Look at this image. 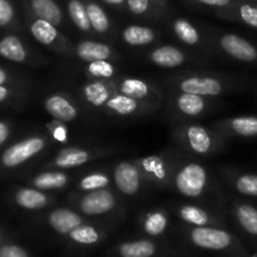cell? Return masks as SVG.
I'll use <instances>...</instances> for the list:
<instances>
[{
    "mask_svg": "<svg viewBox=\"0 0 257 257\" xmlns=\"http://www.w3.org/2000/svg\"><path fill=\"white\" fill-rule=\"evenodd\" d=\"M142 177L137 163L120 162L114 168L115 186L125 196H133L140 191Z\"/></svg>",
    "mask_w": 257,
    "mask_h": 257,
    "instance_id": "6",
    "label": "cell"
},
{
    "mask_svg": "<svg viewBox=\"0 0 257 257\" xmlns=\"http://www.w3.org/2000/svg\"><path fill=\"white\" fill-rule=\"evenodd\" d=\"M176 107L182 114L188 117H197L205 112L207 103L202 95L181 92L176 97Z\"/></svg>",
    "mask_w": 257,
    "mask_h": 257,
    "instance_id": "22",
    "label": "cell"
},
{
    "mask_svg": "<svg viewBox=\"0 0 257 257\" xmlns=\"http://www.w3.org/2000/svg\"><path fill=\"white\" fill-rule=\"evenodd\" d=\"M225 130L240 137H257V115L235 117L223 123Z\"/></svg>",
    "mask_w": 257,
    "mask_h": 257,
    "instance_id": "26",
    "label": "cell"
},
{
    "mask_svg": "<svg viewBox=\"0 0 257 257\" xmlns=\"http://www.w3.org/2000/svg\"><path fill=\"white\" fill-rule=\"evenodd\" d=\"M75 55L85 63L94 62V60H109L112 59L114 52L112 47L103 43L84 40L75 45Z\"/></svg>",
    "mask_w": 257,
    "mask_h": 257,
    "instance_id": "14",
    "label": "cell"
},
{
    "mask_svg": "<svg viewBox=\"0 0 257 257\" xmlns=\"http://www.w3.org/2000/svg\"><path fill=\"white\" fill-rule=\"evenodd\" d=\"M190 2L196 3V4L203 5V7L215 8V9L223 10L232 7L237 0H190Z\"/></svg>",
    "mask_w": 257,
    "mask_h": 257,
    "instance_id": "39",
    "label": "cell"
},
{
    "mask_svg": "<svg viewBox=\"0 0 257 257\" xmlns=\"http://www.w3.org/2000/svg\"><path fill=\"white\" fill-rule=\"evenodd\" d=\"M157 251L156 243L150 240L123 242L115 248V253L119 257H155Z\"/></svg>",
    "mask_w": 257,
    "mask_h": 257,
    "instance_id": "21",
    "label": "cell"
},
{
    "mask_svg": "<svg viewBox=\"0 0 257 257\" xmlns=\"http://www.w3.org/2000/svg\"><path fill=\"white\" fill-rule=\"evenodd\" d=\"M45 110L58 122L69 123L77 119L78 110L68 98L62 94H53L45 99Z\"/></svg>",
    "mask_w": 257,
    "mask_h": 257,
    "instance_id": "12",
    "label": "cell"
},
{
    "mask_svg": "<svg viewBox=\"0 0 257 257\" xmlns=\"http://www.w3.org/2000/svg\"><path fill=\"white\" fill-rule=\"evenodd\" d=\"M115 197L110 191L97 190L90 191L87 195L83 196L82 200L78 203V207L84 215L88 216H98L104 215L114 208Z\"/></svg>",
    "mask_w": 257,
    "mask_h": 257,
    "instance_id": "7",
    "label": "cell"
},
{
    "mask_svg": "<svg viewBox=\"0 0 257 257\" xmlns=\"http://www.w3.org/2000/svg\"><path fill=\"white\" fill-rule=\"evenodd\" d=\"M45 147V140L39 136L29 137L10 146L2 156V163L8 168L17 167L29 161Z\"/></svg>",
    "mask_w": 257,
    "mask_h": 257,
    "instance_id": "3",
    "label": "cell"
},
{
    "mask_svg": "<svg viewBox=\"0 0 257 257\" xmlns=\"http://www.w3.org/2000/svg\"><path fill=\"white\" fill-rule=\"evenodd\" d=\"M0 257H29V253L17 245H4L0 247Z\"/></svg>",
    "mask_w": 257,
    "mask_h": 257,
    "instance_id": "40",
    "label": "cell"
},
{
    "mask_svg": "<svg viewBox=\"0 0 257 257\" xmlns=\"http://www.w3.org/2000/svg\"><path fill=\"white\" fill-rule=\"evenodd\" d=\"M127 9L135 17L157 18L168 9L167 0H127Z\"/></svg>",
    "mask_w": 257,
    "mask_h": 257,
    "instance_id": "19",
    "label": "cell"
},
{
    "mask_svg": "<svg viewBox=\"0 0 257 257\" xmlns=\"http://www.w3.org/2000/svg\"><path fill=\"white\" fill-rule=\"evenodd\" d=\"M7 80H8L7 73H5L3 69H0V85L4 84V83L7 82Z\"/></svg>",
    "mask_w": 257,
    "mask_h": 257,
    "instance_id": "45",
    "label": "cell"
},
{
    "mask_svg": "<svg viewBox=\"0 0 257 257\" xmlns=\"http://www.w3.org/2000/svg\"><path fill=\"white\" fill-rule=\"evenodd\" d=\"M181 220L185 221L188 225H192L195 227L200 226H208L211 223V216L197 206H182L178 211Z\"/></svg>",
    "mask_w": 257,
    "mask_h": 257,
    "instance_id": "33",
    "label": "cell"
},
{
    "mask_svg": "<svg viewBox=\"0 0 257 257\" xmlns=\"http://www.w3.org/2000/svg\"><path fill=\"white\" fill-rule=\"evenodd\" d=\"M33 15L52 23L55 27L63 24L64 15L55 0H28Z\"/></svg>",
    "mask_w": 257,
    "mask_h": 257,
    "instance_id": "17",
    "label": "cell"
},
{
    "mask_svg": "<svg viewBox=\"0 0 257 257\" xmlns=\"http://www.w3.org/2000/svg\"><path fill=\"white\" fill-rule=\"evenodd\" d=\"M252 2H257V0H252Z\"/></svg>",
    "mask_w": 257,
    "mask_h": 257,
    "instance_id": "46",
    "label": "cell"
},
{
    "mask_svg": "<svg viewBox=\"0 0 257 257\" xmlns=\"http://www.w3.org/2000/svg\"><path fill=\"white\" fill-rule=\"evenodd\" d=\"M100 2H103L104 4H107V5H109V7L118 8V9L123 8L124 5L127 7V0H100Z\"/></svg>",
    "mask_w": 257,
    "mask_h": 257,
    "instance_id": "43",
    "label": "cell"
},
{
    "mask_svg": "<svg viewBox=\"0 0 257 257\" xmlns=\"http://www.w3.org/2000/svg\"><path fill=\"white\" fill-rule=\"evenodd\" d=\"M9 133H10V131H9V127H8L7 123L0 122V145H3V143L8 140V137H9Z\"/></svg>",
    "mask_w": 257,
    "mask_h": 257,
    "instance_id": "42",
    "label": "cell"
},
{
    "mask_svg": "<svg viewBox=\"0 0 257 257\" xmlns=\"http://www.w3.org/2000/svg\"><path fill=\"white\" fill-rule=\"evenodd\" d=\"M15 18V10L9 0H0V27H8Z\"/></svg>",
    "mask_w": 257,
    "mask_h": 257,
    "instance_id": "38",
    "label": "cell"
},
{
    "mask_svg": "<svg viewBox=\"0 0 257 257\" xmlns=\"http://www.w3.org/2000/svg\"><path fill=\"white\" fill-rule=\"evenodd\" d=\"M168 226V218L166 216L165 212L157 210L150 212L146 216L145 221H143V230L147 235L153 236V237H157L161 236L166 230H167Z\"/></svg>",
    "mask_w": 257,
    "mask_h": 257,
    "instance_id": "34",
    "label": "cell"
},
{
    "mask_svg": "<svg viewBox=\"0 0 257 257\" xmlns=\"http://www.w3.org/2000/svg\"><path fill=\"white\" fill-rule=\"evenodd\" d=\"M15 202L25 210L34 211L44 208L49 203V198L39 188H22L15 195Z\"/></svg>",
    "mask_w": 257,
    "mask_h": 257,
    "instance_id": "23",
    "label": "cell"
},
{
    "mask_svg": "<svg viewBox=\"0 0 257 257\" xmlns=\"http://www.w3.org/2000/svg\"><path fill=\"white\" fill-rule=\"evenodd\" d=\"M177 88L185 93H193L202 97H216L223 92V83L215 77L193 75L178 82Z\"/></svg>",
    "mask_w": 257,
    "mask_h": 257,
    "instance_id": "8",
    "label": "cell"
},
{
    "mask_svg": "<svg viewBox=\"0 0 257 257\" xmlns=\"http://www.w3.org/2000/svg\"><path fill=\"white\" fill-rule=\"evenodd\" d=\"M236 218L248 235L257 237V208L247 203L236 206Z\"/></svg>",
    "mask_w": 257,
    "mask_h": 257,
    "instance_id": "31",
    "label": "cell"
},
{
    "mask_svg": "<svg viewBox=\"0 0 257 257\" xmlns=\"http://www.w3.org/2000/svg\"><path fill=\"white\" fill-rule=\"evenodd\" d=\"M53 136H54L55 140L60 141V142H65L67 141V130L63 124H57L54 128L52 130Z\"/></svg>",
    "mask_w": 257,
    "mask_h": 257,
    "instance_id": "41",
    "label": "cell"
},
{
    "mask_svg": "<svg viewBox=\"0 0 257 257\" xmlns=\"http://www.w3.org/2000/svg\"><path fill=\"white\" fill-rule=\"evenodd\" d=\"M190 240L193 245L203 250L222 251L233 245V237L230 232L210 226L192 228L190 231Z\"/></svg>",
    "mask_w": 257,
    "mask_h": 257,
    "instance_id": "2",
    "label": "cell"
},
{
    "mask_svg": "<svg viewBox=\"0 0 257 257\" xmlns=\"http://www.w3.org/2000/svg\"><path fill=\"white\" fill-rule=\"evenodd\" d=\"M221 17L241 22L247 27L257 29V2L252 0H237L232 7L218 10Z\"/></svg>",
    "mask_w": 257,
    "mask_h": 257,
    "instance_id": "11",
    "label": "cell"
},
{
    "mask_svg": "<svg viewBox=\"0 0 257 257\" xmlns=\"http://www.w3.org/2000/svg\"><path fill=\"white\" fill-rule=\"evenodd\" d=\"M69 181V177L64 172H44L38 175L33 180V185L42 191L62 190Z\"/></svg>",
    "mask_w": 257,
    "mask_h": 257,
    "instance_id": "30",
    "label": "cell"
},
{
    "mask_svg": "<svg viewBox=\"0 0 257 257\" xmlns=\"http://www.w3.org/2000/svg\"><path fill=\"white\" fill-rule=\"evenodd\" d=\"M8 97H9V90L5 87H3V85H0V102L7 99Z\"/></svg>",
    "mask_w": 257,
    "mask_h": 257,
    "instance_id": "44",
    "label": "cell"
},
{
    "mask_svg": "<svg viewBox=\"0 0 257 257\" xmlns=\"http://www.w3.org/2000/svg\"><path fill=\"white\" fill-rule=\"evenodd\" d=\"M65 7H67V12L70 20L80 32H92L93 29L89 22V17H88L84 0H65Z\"/></svg>",
    "mask_w": 257,
    "mask_h": 257,
    "instance_id": "27",
    "label": "cell"
},
{
    "mask_svg": "<svg viewBox=\"0 0 257 257\" xmlns=\"http://www.w3.org/2000/svg\"><path fill=\"white\" fill-rule=\"evenodd\" d=\"M107 80L108 87V97L107 99H105V102L103 103L102 108H104L107 112L115 115H120V117H128V115L136 114V113H138L142 109V100H138L135 99V98L120 94V93L115 89L114 83H113L112 80Z\"/></svg>",
    "mask_w": 257,
    "mask_h": 257,
    "instance_id": "4",
    "label": "cell"
},
{
    "mask_svg": "<svg viewBox=\"0 0 257 257\" xmlns=\"http://www.w3.org/2000/svg\"><path fill=\"white\" fill-rule=\"evenodd\" d=\"M84 4L87 7L88 17H89L92 29L99 34H105L110 30V19L102 5L95 0H84Z\"/></svg>",
    "mask_w": 257,
    "mask_h": 257,
    "instance_id": "25",
    "label": "cell"
},
{
    "mask_svg": "<svg viewBox=\"0 0 257 257\" xmlns=\"http://www.w3.org/2000/svg\"><path fill=\"white\" fill-rule=\"evenodd\" d=\"M122 38L131 47H141L155 42L156 33L152 28L145 25H128L123 30Z\"/></svg>",
    "mask_w": 257,
    "mask_h": 257,
    "instance_id": "24",
    "label": "cell"
},
{
    "mask_svg": "<svg viewBox=\"0 0 257 257\" xmlns=\"http://www.w3.org/2000/svg\"><path fill=\"white\" fill-rule=\"evenodd\" d=\"M69 240L80 246L95 245L102 238V233L94 226L80 225L69 232Z\"/></svg>",
    "mask_w": 257,
    "mask_h": 257,
    "instance_id": "32",
    "label": "cell"
},
{
    "mask_svg": "<svg viewBox=\"0 0 257 257\" xmlns=\"http://www.w3.org/2000/svg\"><path fill=\"white\" fill-rule=\"evenodd\" d=\"M48 223L59 235H69L70 231L83 225V218L69 208H57L48 216Z\"/></svg>",
    "mask_w": 257,
    "mask_h": 257,
    "instance_id": "13",
    "label": "cell"
},
{
    "mask_svg": "<svg viewBox=\"0 0 257 257\" xmlns=\"http://www.w3.org/2000/svg\"><path fill=\"white\" fill-rule=\"evenodd\" d=\"M185 141L188 148L198 155H207L215 148L216 140L212 132L202 125H187L185 128Z\"/></svg>",
    "mask_w": 257,
    "mask_h": 257,
    "instance_id": "9",
    "label": "cell"
},
{
    "mask_svg": "<svg viewBox=\"0 0 257 257\" xmlns=\"http://www.w3.org/2000/svg\"><path fill=\"white\" fill-rule=\"evenodd\" d=\"M137 166L140 167L141 172L145 177L151 180L152 182L162 185L168 180V170L166 162L160 156H148L138 160Z\"/></svg>",
    "mask_w": 257,
    "mask_h": 257,
    "instance_id": "15",
    "label": "cell"
},
{
    "mask_svg": "<svg viewBox=\"0 0 257 257\" xmlns=\"http://www.w3.org/2000/svg\"><path fill=\"white\" fill-rule=\"evenodd\" d=\"M235 188L242 195L257 197V175H238L235 178Z\"/></svg>",
    "mask_w": 257,
    "mask_h": 257,
    "instance_id": "37",
    "label": "cell"
},
{
    "mask_svg": "<svg viewBox=\"0 0 257 257\" xmlns=\"http://www.w3.org/2000/svg\"><path fill=\"white\" fill-rule=\"evenodd\" d=\"M114 87L120 94L127 95V97L135 98L138 100H145L151 97L153 92V88L150 83L140 78H124L120 80H113Z\"/></svg>",
    "mask_w": 257,
    "mask_h": 257,
    "instance_id": "18",
    "label": "cell"
},
{
    "mask_svg": "<svg viewBox=\"0 0 257 257\" xmlns=\"http://www.w3.org/2000/svg\"><path fill=\"white\" fill-rule=\"evenodd\" d=\"M29 29L33 37L35 38V40L43 45H47V47H59L60 49L65 43L64 37H63L62 33L57 29L54 24L44 19H40V18L35 17V15L34 19L30 23Z\"/></svg>",
    "mask_w": 257,
    "mask_h": 257,
    "instance_id": "10",
    "label": "cell"
},
{
    "mask_svg": "<svg viewBox=\"0 0 257 257\" xmlns=\"http://www.w3.org/2000/svg\"><path fill=\"white\" fill-rule=\"evenodd\" d=\"M0 55L8 60L22 63L27 59V50L22 40L15 35H8L0 40Z\"/></svg>",
    "mask_w": 257,
    "mask_h": 257,
    "instance_id": "28",
    "label": "cell"
},
{
    "mask_svg": "<svg viewBox=\"0 0 257 257\" xmlns=\"http://www.w3.org/2000/svg\"><path fill=\"white\" fill-rule=\"evenodd\" d=\"M172 29L176 37L178 38L180 42H182L186 45H197L200 43V33L197 28L185 18H177L173 20Z\"/></svg>",
    "mask_w": 257,
    "mask_h": 257,
    "instance_id": "29",
    "label": "cell"
},
{
    "mask_svg": "<svg viewBox=\"0 0 257 257\" xmlns=\"http://www.w3.org/2000/svg\"><path fill=\"white\" fill-rule=\"evenodd\" d=\"M218 42H220L221 49L233 59L245 63L257 62V48L245 38L228 33V34L221 35Z\"/></svg>",
    "mask_w": 257,
    "mask_h": 257,
    "instance_id": "5",
    "label": "cell"
},
{
    "mask_svg": "<svg viewBox=\"0 0 257 257\" xmlns=\"http://www.w3.org/2000/svg\"><path fill=\"white\" fill-rule=\"evenodd\" d=\"M148 59L157 67L177 68L183 64V62L186 60V55L182 50L173 45H162L151 52Z\"/></svg>",
    "mask_w": 257,
    "mask_h": 257,
    "instance_id": "16",
    "label": "cell"
},
{
    "mask_svg": "<svg viewBox=\"0 0 257 257\" xmlns=\"http://www.w3.org/2000/svg\"><path fill=\"white\" fill-rule=\"evenodd\" d=\"M85 72L90 78L104 80L113 78L115 68L109 60H94V62L88 63Z\"/></svg>",
    "mask_w": 257,
    "mask_h": 257,
    "instance_id": "35",
    "label": "cell"
},
{
    "mask_svg": "<svg viewBox=\"0 0 257 257\" xmlns=\"http://www.w3.org/2000/svg\"><path fill=\"white\" fill-rule=\"evenodd\" d=\"M207 171L200 163H188L183 166L175 177L178 192L186 197H200L207 186Z\"/></svg>",
    "mask_w": 257,
    "mask_h": 257,
    "instance_id": "1",
    "label": "cell"
},
{
    "mask_svg": "<svg viewBox=\"0 0 257 257\" xmlns=\"http://www.w3.org/2000/svg\"><path fill=\"white\" fill-rule=\"evenodd\" d=\"M110 182V178L107 175L102 172H93L89 175L84 176L82 180L78 183V188L85 192H90V191H97L105 188Z\"/></svg>",
    "mask_w": 257,
    "mask_h": 257,
    "instance_id": "36",
    "label": "cell"
},
{
    "mask_svg": "<svg viewBox=\"0 0 257 257\" xmlns=\"http://www.w3.org/2000/svg\"><path fill=\"white\" fill-rule=\"evenodd\" d=\"M93 157L94 156L89 151L78 147H68L58 153L57 157L54 158V166L63 170L79 167L93 160Z\"/></svg>",
    "mask_w": 257,
    "mask_h": 257,
    "instance_id": "20",
    "label": "cell"
}]
</instances>
